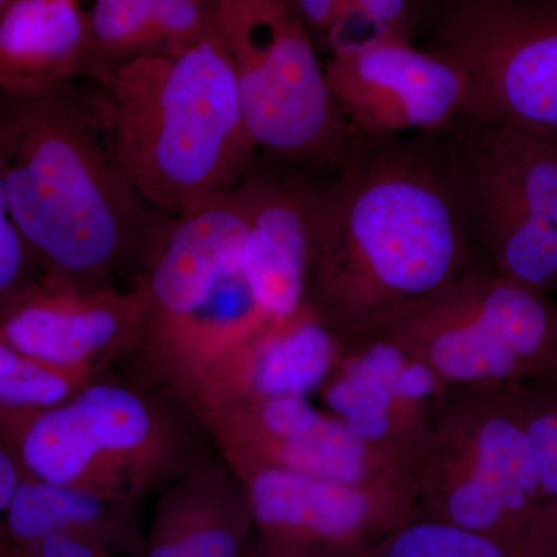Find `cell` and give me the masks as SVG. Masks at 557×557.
Returning a JSON list of instances; mask_svg holds the SVG:
<instances>
[{
    "label": "cell",
    "instance_id": "obj_20",
    "mask_svg": "<svg viewBox=\"0 0 557 557\" xmlns=\"http://www.w3.org/2000/svg\"><path fill=\"white\" fill-rule=\"evenodd\" d=\"M87 75L150 54H177L218 25V0H95Z\"/></svg>",
    "mask_w": 557,
    "mask_h": 557
},
{
    "label": "cell",
    "instance_id": "obj_15",
    "mask_svg": "<svg viewBox=\"0 0 557 557\" xmlns=\"http://www.w3.org/2000/svg\"><path fill=\"white\" fill-rule=\"evenodd\" d=\"M443 392L420 359L380 338L344 354L319 397L359 437L420 465Z\"/></svg>",
    "mask_w": 557,
    "mask_h": 557
},
{
    "label": "cell",
    "instance_id": "obj_14",
    "mask_svg": "<svg viewBox=\"0 0 557 557\" xmlns=\"http://www.w3.org/2000/svg\"><path fill=\"white\" fill-rule=\"evenodd\" d=\"M148 306L134 285L78 288L40 278L0 307V343L62 364L109 370L113 359L137 354Z\"/></svg>",
    "mask_w": 557,
    "mask_h": 557
},
{
    "label": "cell",
    "instance_id": "obj_17",
    "mask_svg": "<svg viewBox=\"0 0 557 557\" xmlns=\"http://www.w3.org/2000/svg\"><path fill=\"white\" fill-rule=\"evenodd\" d=\"M248 215L242 273L271 321L309 307V207L300 180L255 168L239 185Z\"/></svg>",
    "mask_w": 557,
    "mask_h": 557
},
{
    "label": "cell",
    "instance_id": "obj_3",
    "mask_svg": "<svg viewBox=\"0 0 557 557\" xmlns=\"http://www.w3.org/2000/svg\"><path fill=\"white\" fill-rule=\"evenodd\" d=\"M97 84L94 106L113 153L161 214L236 188L258 166L218 25L177 54L137 58Z\"/></svg>",
    "mask_w": 557,
    "mask_h": 557
},
{
    "label": "cell",
    "instance_id": "obj_10",
    "mask_svg": "<svg viewBox=\"0 0 557 557\" xmlns=\"http://www.w3.org/2000/svg\"><path fill=\"white\" fill-rule=\"evenodd\" d=\"M240 480L260 542L293 557H372L416 518L420 496L418 475L341 482L260 469Z\"/></svg>",
    "mask_w": 557,
    "mask_h": 557
},
{
    "label": "cell",
    "instance_id": "obj_28",
    "mask_svg": "<svg viewBox=\"0 0 557 557\" xmlns=\"http://www.w3.org/2000/svg\"><path fill=\"white\" fill-rule=\"evenodd\" d=\"M247 557H293L288 555H284V553L276 552V549L270 548L269 545L263 544V542H258V544H252L251 548H249Z\"/></svg>",
    "mask_w": 557,
    "mask_h": 557
},
{
    "label": "cell",
    "instance_id": "obj_30",
    "mask_svg": "<svg viewBox=\"0 0 557 557\" xmlns=\"http://www.w3.org/2000/svg\"><path fill=\"white\" fill-rule=\"evenodd\" d=\"M9 2L10 0H0V9H2V7H5Z\"/></svg>",
    "mask_w": 557,
    "mask_h": 557
},
{
    "label": "cell",
    "instance_id": "obj_23",
    "mask_svg": "<svg viewBox=\"0 0 557 557\" xmlns=\"http://www.w3.org/2000/svg\"><path fill=\"white\" fill-rule=\"evenodd\" d=\"M108 372L33 357L0 343V424L58 408Z\"/></svg>",
    "mask_w": 557,
    "mask_h": 557
},
{
    "label": "cell",
    "instance_id": "obj_4",
    "mask_svg": "<svg viewBox=\"0 0 557 557\" xmlns=\"http://www.w3.org/2000/svg\"><path fill=\"white\" fill-rule=\"evenodd\" d=\"M36 478L84 493L141 500L211 454L207 429L166 388L108 372L39 416L0 424Z\"/></svg>",
    "mask_w": 557,
    "mask_h": 557
},
{
    "label": "cell",
    "instance_id": "obj_25",
    "mask_svg": "<svg viewBox=\"0 0 557 557\" xmlns=\"http://www.w3.org/2000/svg\"><path fill=\"white\" fill-rule=\"evenodd\" d=\"M32 263L39 265L35 252L7 209L0 207V307L38 284L32 278Z\"/></svg>",
    "mask_w": 557,
    "mask_h": 557
},
{
    "label": "cell",
    "instance_id": "obj_12",
    "mask_svg": "<svg viewBox=\"0 0 557 557\" xmlns=\"http://www.w3.org/2000/svg\"><path fill=\"white\" fill-rule=\"evenodd\" d=\"M218 456L240 479L281 469L341 482L418 475L420 465L359 437L309 398L233 406L203 421Z\"/></svg>",
    "mask_w": 557,
    "mask_h": 557
},
{
    "label": "cell",
    "instance_id": "obj_5",
    "mask_svg": "<svg viewBox=\"0 0 557 557\" xmlns=\"http://www.w3.org/2000/svg\"><path fill=\"white\" fill-rule=\"evenodd\" d=\"M418 482L416 518L498 537L548 539L556 525L512 384L445 388Z\"/></svg>",
    "mask_w": 557,
    "mask_h": 557
},
{
    "label": "cell",
    "instance_id": "obj_22",
    "mask_svg": "<svg viewBox=\"0 0 557 557\" xmlns=\"http://www.w3.org/2000/svg\"><path fill=\"white\" fill-rule=\"evenodd\" d=\"M318 51L395 35L412 39L431 10L423 0H293Z\"/></svg>",
    "mask_w": 557,
    "mask_h": 557
},
{
    "label": "cell",
    "instance_id": "obj_16",
    "mask_svg": "<svg viewBox=\"0 0 557 557\" xmlns=\"http://www.w3.org/2000/svg\"><path fill=\"white\" fill-rule=\"evenodd\" d=\"M344 350L335 333L307 307L270 321L230 351L197 386L188 406L200 423L219 410L321 391Z\"/></svg>",
    "mask_w": 557,
    "mask_h": 557
},
{
    "label": "cell",
    "instance_id": "obj_27",
    "mask_svg": "<svg viewBox=\"0 0 557 557\" xmlns=\"http://www.w3.org/2000/svg\"><path fill=\"white\" fill-rule=\"evenodd\" d=\"M28 475L30 472L21 457L9 445L0 442V511H7Z\"/></svg>",
    "mask_w": 557,
    "mask_h": 557
},
{
    "label": "cell",
    "instance_id": "obj_29",
    "mask_svg": "<svg viewBox=\"0 0 557 557\" xmlns=\"http://www.w3.org/2000/svg\"><path fill=\"white\" fill-rule=\"evenodd\" d=\"M426 3L428 9L432 11H438L443 5L449 2V0H423Z\"/></svg>",
    "mask_w": 557,
    "mask_h": 557
},
{
    "label": "cell",
    "instance_id": "obj_9",
    "mask_svg": "<svg viewBox=\"0 0 557 557\" xmlns=\"http://www.w3.org/2000/svg\"><path fill=\"white\" fill-rule=\"evenodd\" d=\"M434 47L468 73V124L557 146V0H449L437 11Z\"/></svg>",
    "mask_w": 557,
    "mask_h": 557
},
{
    "label": "cell",
    "instance_id": "obj_6",
    "mask_svg": "<svg viewBox=\"0 0 557 557\" xmlns=\"http://www.w3.org/2000/svg\"><path fill=\"white\" fill-rule=\"evenodd\" d=\"M218 27L258 149L333 172L364 148L369 139L341 112L293 0H218Z\"/></svg>",
    "mask_w": 557,
    "mask_h": 557
},
{
    "label": "cell",
    "instance_id": "obj_21",
    "mask_svg": "<svg viewBox=\"0 0 557 557\" xmlns=\"http://www.w3.org/2000/svg\"><path fill=\"white\" fill-rule=\"evenodd\" d=\"M2 539L24 541L50 533L91 539L110 552L141 557L139 500L95 496L28 475L2 512Z\"/></svg>",
    "mask_w": 557,
    "mask_h": 557
},
{
    "label": "cell",
    "instance_id": "obj_2",
    "mask_svg": "<svg viewBox=\"0 0 557 557\" xmlns=\"http://www.w3.org/2000/svg\"><path fill=\"white\" fill-rule=\"evenodd\" d=\"M0 207L38 259L42 278L106 287L141 258L148 211L113 153L94 101L72 84L0 101Z\"/></svg>",
    "mask_w": 557,
    "mask_h": 557
},
{
    "label": "cell",
    "instance_id": "obj_13",
    "mask_svg": "<svg viewBox=\"0 0 557 557\" xmlns=\"http://www.w3.org/2000/svg\"><path fill=\"white\" fill-rule=\"evenodd\" d=\"M247 231L239 186L180 214L157 211L134 284L148 306L141 346L188 318L207 302L223 277L242 270Z\"/></svg>",
    "mask_w": 557,
    "mask_h": 557
},
{
    "label": "cell",
    "instance_id": "obj_7",
    "mask_svg": "<svg viewBox=\"0 0 557 557\" xmlns=\"http://www.w3.org/2000/svg\"><path fill=\"white\" fill-rule=\"evenodd\" d=\"M384 338L420 359L445 388L557 379V306L490 265L461 277Z\"/></svg>",
    "mask_w": 557,
    "mask_h": 557
},
{
    "label": "cell",
    "instance_id": "obj_11",
    "mask_svg": "<svg viewBox=\"0 0 557 557\" xmlns=\"http://www.w3.org/2000/svg\"><path fill=\"white\" fill-rule=\"evenodd\" d=\"M325 72L341 112L362 137H443L468 124L472 86L446 51L387 35L332 51Z\"/></svg>",
    "mask_w": 557,
    "mask_h": 557
},
{
    "label": "cell",
    "instance_id": "obj_8",
    "mask_svg": "<svg viewBox=\"0 0 557 557\" xmlns=\"http://www.w3.org/2000/svg\"><path fill=\"white\" fill-rule=\"evenodd\" d=\"M487 265L527 287L557 285V146L512 127L443 135Z\"/></svg>",
    "mask_w": 557,
    "mask_h": 557
},
{
    "label": "cell",
    "instance_id": "obj_19",
    "mask_svg": "<svg viewBox=\"0 0 557 557\" xmlns=\"http://www.w3.org/2000/svg\"><path fill=\"white\" fill-rule=\"evenodd\" d=\"M89 13L81 0H10L0 9L2 94H30L87 75Z\"/></svg>",
    "mask_w": 557,
    "mask_h": 557
},
{
    "label": "cell",
    "instance_id": "obj_18",
    "mask_svg": "<svg viewBox=\"0 0 557 557\" xmlns=\"http://www.w3.org/2000/svg\"><path fill=\"white\" fill-rule=\"evenodd\" d=\"M255 533L247 486L211 453L157 491L141 557H247Z\"/></svg>",
    "mask_w": 557,
    "mask_h": 557
},
{
    "label": "cell",
    "instance_id": "obj_26",
    "mask_svg": "<svg viewBox=\"0 0 557 557\" xmlns=\"http://www.w3.org/2000/svg\"><path fill=\"white\" fill-rule=\"evenodd\" d=\"M0 557H115L109 548L91 539L67 533L7 541L2 539Z\"/></svg>",
    "mask_w": 557,
    "mask_h": 557
},
{
    "label": "cell",
    "instance_id": "obj_24",
    "mask_svg": "<svg viewBox=\"0 0 557 557\" xmlns=\"http://www.w3.org/2000/svg\"><path fill=\"white\" fill-rule=\"evenodd\" d=\"M536 453L542 486L557 511V398L533 383L512 384Z\"/></svg>",
    "mask_w": 557,
    "mask_h": 557
},
{
    "label": "cell",
    "instance_id": "obj_1",
    "mask_svg": "<svg viewBox=\"0 0 557 557\" xmlns=\"http://www.w3.org/2000/svg\"><path fill=\"white\" fill-rule=\"evenodd\" d=\"M309 207L307 302L344 354L487 267L442 137L369 139Z\"/></svg>",
    "mask_w": 557,
    "mask_h": 557
}]
</instances>
